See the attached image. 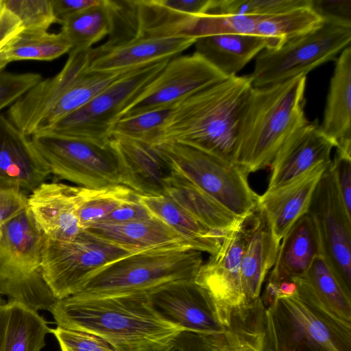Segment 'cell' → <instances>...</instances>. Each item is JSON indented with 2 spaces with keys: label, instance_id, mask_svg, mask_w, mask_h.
<instances>
[{
  "label": "cell",
  "instance_id": "obj_1",
  "mask_svg": "<svg viewBox=\"0 0 351 351\" xmlns=\"http://www.w3.org/2000/svg\"><path fill=\"white\" fill-rule=\"evenodd\" d=\"M48 311L57 326L97 335L115 351H174L184 330L155 309L147 292L104 297L73 295L56 300Z\"/></svg>",
  "mask_w": 351,
  "mask_h": 351
},
{
  "label": "cell",
  "instance_id": "obj_2",
  "mask_svg": "<svg viewBox=\"0 0 351 351\" xmlns=\"http://www.w3.org/2000/svg\"><path fill=\"white\" fill-rule=\"evenodd\" d=\"M252 88L250 75H236L182 99L160 127L156 144L183 143L234 164L239 127Z\"/></svg>",
  "mask_w": 351,
  "mask_h": 351
},
{
  "label": "cell",
  "instance_id": "obj_3",
  "mask_svg": "<svg viewBox=\"0 0 351 351\" xmlns=\"http://www.w3.org/2000/svg\"><path fill=\"white\" fill-rule=\"evenodd\" d=\"M306 76L252 88L237 135L234 164L245 173L270 166L275 155L297 129L304 114Z\"/></svg>",
  "mask_w": 351,
  "mask_h": 351
},
{
  "label": "cell",
  "instance_id": "obj_4",
  "mask_svg": "<svg viewBox=\"0 0 351 351\" xmlns=\"http://www.w3.org/2000/svg\"><path fill=\"white\" fill-rule=\"evenodd\" d=\"M295 292L265 308L263 351H351V324L326 311L303 276Z\"/></svg>",
  "mask_w": 351,
  "mask_h": 351
},
{
  "label": "cell",
  "instance_id": "obj_5",
  "mask_svg": "<svg viewBox=\"0 0 351 351\" xmlns=\"http://www.w3.org/2000/svg\"><path fill=\"white\" fill-rule=\"evenodd\" d=\"M203 263L202 252L187 245L144 250L103 267L75 295L104 297L149 292L171 282L195 280Z\"/></svg>",
  "mask_w": 351,
  "mask_h": 351
},
{
  "label": "cell",
  "instance_id": "obj_6",
  "mask_svg": "<svg viewBox=\"0 0 351 351\" xmlns=\"http://www.w3.org/2000/svg\"><path fill=\"white\" fill-rule=\"evenodd\" d=\"M45 239L28 206L0 227V295L38 311L56 300L43 276Z\"/></svg>",
  "mask_w": 351,
  "mask_h": 351
},
{
  "label": "cell",
  "instance_id": "obj_7",
  "mask_svg": "<svg viewBox=\"0 0 351 351\" xmlns=\"http://www.w3.org/2000/svg\"><path fill=\"white\" fill-rule=\"evenodd\" d=\"M351 25L323 19L314 29L281 45L264 49L250 77L254 88L264 87L306 75L350 46Z\"/></svg>",
  "mask_w": 351,
  "mask_h": 351
},
{
  "label": "cell",
  "instance_id": "obj_8",
  "mask_svg": "<svg viewBox=\"0 0 351 351\" xmlns=\"http://www.w3.org/2000/svg\"><path fill=\"white\" fill-rule=\"evenodd\" d=\"M153 146L173 170L236 216L245 219L256 209L259 195L251 189L247 174L237 165L178 142Z\"/></svg>",
  "mask_w": 351,
  "mask_h": 351
},
{
  "label": "cell",
  "instance_id": "obj_9",
  "mask_svg": "<svg viewBox=\"0 0 351 351\" xmlns=\"http://www.w3.org/2000/svg\"><path fill=\"white\" fill-rule=\"evenodd\" d=\"M136 253L82 229L71 241L45 237L42 250L44 280L56 300L81 291L87 281L110 263Z\"/></svg>",
  "mask_w": 351,
  "mask_h": 351
},
{
  "label": "cell",
  "instance_id": "obj_10",
  "mask_svg": "<svg viewBox=\"0 0 351 351\" xmlns=\"http://www.w3.org/2000/svg\"><path fill=\"white\" fill-rule=\"evenodd\" d=\"M169 60H161L130 71L46 131L108 144L121 112L156 77Z\"/></svg>",
  "mask_w": 351,
  "mask_h": 351
},
{
  "label": "cell",
  "instance_id": "obj_11",
  "mask_svg": "<svg viewBox=\"0 0 351 351\" xmlns=\"http://www.w3.org/2000/svg\"><path fill=\"white\" fill-rule=\"evenodd\" d=\"M32 141L51 173L87 189L121 184L117 156L110 145L44 131Z\"/></svg>",
  "mask_w": 351,
  "mask_h": 351
},
{
  "label": "cell",
  "instance_id": "obj_12",
  "mask_svg": "<svg viewBox=\"0 0 351 351\" xmlns=\"http://www.w3.org/2000/svg\"><path fill=\"white\" fill-rule=\"evenodd\" d=\"M330 164L314 191L307 214L317 232L319 256L351 295V215L344 206Z\"/></svg>",
  "mask_w": 351,
  "mask_h": 351
},
{
  "label": "cell",
  "instance_id": "obj_13",
  "mask_svg": "<svg viewBox=\"0 0 351 351\" xmlns=\"http://www.w3.org/2000/svg\"><path fill=\"white\" fill-rule=\"evenodd\" d=\"M201 56H178L121 112L119 119L173 107L187 97L226 79ZM118 119V120H119Z\"/></svg>",
  "mask_w": 351,
  "mask_h": 351
},
{
  "label": "cell",
  "instance_id": "obj_14",
  "mask_svg": "<svg viewBox=\"0 0 351 351\" xmlns=\"http://www.w3.org/2000/svg\"><path fill=\"white\" fill-rule=\"evenodd\" d=\"M245 243L242 224L226 232L218 251L200 267L195 281L211 297L221 324L226 328L232 315L247 305L241 278V261ZM251 305V304H250Z\"/></svg>",
  "mask_w": 351,
  "mask_h": 351
},
{
  "label": "cell",
  "instance_id": "obj_15",
  "mask_svg": "<svg viewBox=\"0 0 351 351\" xmlns=\"http://www.w3.org/2000/svg\"><path fill=\"white\" fill-rule=\"evenodd\" d=\"M147 293L155 309L184 330L207 334L226 328L211 297L195 280L166 283Z\"/></svg>",
  "mask_w": 351,
  "mask_h": 351
},
{
  "label": "cell",
  "instance_id": "obj_16",
  "mask_svg": "<svg viewBox=\"0 0 351 351\" xmlns=\"http://www.w3.org/2000/svg\"><path fill=\"white\" fill-rule=\"evenodd\" d=\"M91 49L71 50L59 73L40 80L9 107L8 118L23 134L33 136L45 114L88 69Z\"/></svg>",
  "mask_w": 351,
  "mask_h": 351
},
{
  "label": "cell",
  "instance_id": "obj_17",
  "mask_svg": "<svg viewBox=\"0 0 351 351\" xmlns=\"http://www.w3.org/2000/svg\"><path fill=\"white\" fill-rule=\"evenodd\" d=\"M108 143L118 160L121 184L143 196L166 195L173 170L153 145L117 136Z\"/></svg>",
  "mask_w": 351,
  "mask_h": 351
},
{
  "label": "cell",
  "instance_id": "obj_18",
  "mask_svg": "<svg viewBox=\"0 0 351 351\" xmlns=\"http://www.w3.org/2000/svg\"><path fill=\"white\" fill-rule=\"evenodd\" d=\"M50 173L32 140L0 114V186L32 191Z\"/></svg>",
  "mask_w": 351,
  "mask_h": 351
},
{
  "label": "cell",
  "instance_id": "obj_19",
  "mask_svg": "<svg viewBox=\"0 0 351 351\" xmlns=\"http://www.w3.org/2000/svg\"><path fill=\"white\" fill-rule=\"evenodd\" d=\"M330 162L320 163L258 196L257 207L264 214L278 241L280 242L294 223L307 213L314 191Z\"/></svg>",
  "mask_w": 351,
  "mask_h": 351
},
{
  "label": "cell",
  "instance_id": "obj_20",
  "mask_svg": "<svg viewBox=\"0 0 351 351\" xmlns=\"http://www.w3.org/2000/svg\"><path fill=\"white\" fill-rule=\"evenodd\" d=\"M193 38H134L114 45L92 48L88 70L94 72L130 71L178 56L195 44Z\"/></svg>",
  "mask_w": 351,
  "mask_h": 351
},
{
  "label": "cell",
  "instance_id": "obj_21",
  "mask_svg": "<svg viewBox=\"0 0 351 351\" xmlns=\"http://www.w3.org/2000/svg\"><path fill=\"white\" fill-rule=\"evenodd\" d=\"M334 147L321 131L317 119L308 121L289 136L275 155L267 189L283 184L320 163L330 162Z\"/></svg>",
  "mask_w": 351,
  "mask_h": 351
},
{
  "label": "cell",
  "instance_id": "obj_22",
  "mask_svg": "<svg viewBox=\"0 0 351 351\" xmlns=\"http://www.w3.org/2000/svg\"><path fill=\"white\" fill-rule=\"evenodd\" d=\"M245 243L241 261V278L247 305L260 298L263 282L272 269L280 242L274 237L263 212L256 206L244 219Z\"/></svg>",
  "mask_w": 351,
  "mask_h": 351
},
{
  "label": "cell",
  "instance_id": "obj_23",
  "mask_svg": "<svg viewBox=\"0 0 351 351\" xmlns=\"http://www.w3.org/2000/svg\"><path fill=\"white\" fill-rule=\"evenodd\" d=\"M77 186L43 182L28 197V206L45 236L71 241L82 230L77 215Z\"/></svg>",
  "mask_w": 351,
  "mask_h": 351
},
{
  "label": "cell",
  "instance_id": "obj_24",
  "mask_svg": "<svg viewBox=\"0 0 351 351\" xmlns=\"http://www.w3.org/2000/svg\"><path fill=\"white\" fill-rule=\"evenodd\" d=\"M335 61L319 127L337 151L351 155L350 45L341 52Z\"/></svg>",
  "mask_w": 351,
  "mask_h": 351
},
{
  "label": "cell",
  "instance_id": "obj_25",
  "mask_svg": "<svg viewBox=\"0 0 351 351\" xmlns=\"http://www.w3.org/2000/svg\"><path fill=\"white\" fill-rule=\"evenodd\" d=\"M195 53L226 77L237 74L256 56L280 43L274 39L239 34H221L197 39Z\"/></svg>",
  "mask_w": 351,
  "mask_h": 351
},
{
  "label": "cell",
  "instance_id": "obj_26",
  "mask_svg": "<svg viewBox=\"0 0 351 351\" xmlns=\"http://www.w3.org/2000/svg\"><path fill=\"white\" fill-rule=\"evenodd\" d=\"M319 255L317 232L306 213L300 217L282 237L267 283L278 285L282 281L304 276Z\"/></svg>",
  "mask_w": 351,
  "mask_h": 351
},
{
  "label": "cell",
  "instance_id": "obj_27",
  "mask_svg": "<svg viewBox=\"0 0 351 351\" xmlns=\"http://www.w3.org/2000/svg\"><path fill=\"white\" fill-rule=\"evenodd\" d=\"M49 333L38 311L15 300L0 304V351H41Z\"/></svg>",
  "mask_w": 351,
  "mask_h": 351
},
{
  "label": "cell",
  "instance_id": "obj_28",
  "mask_svg": "<svg viewBox=\"0 0 351 351\" xmlns=\"http://www.w3.org/2000/svg\"><path fill=\"white\" fill-rule=\"evenodd\" d=\"M84 229L133 252L170 245L191 246L183 237L154 216L123 223L98 222Z\"/></svg>",
  "mask_w": 351,
  "mask_h": 351
},
{
  "label": "cell",
  "instance_id": "obj_29",
  "mask_svg": "<svg viewBox=\"0 0 351 351\" xmlns=\"http://www.w3.org/2000/svg\"><path fill=\"white\" fill-rule=\"evenodd\" d=\"M165 195L203 225L216 232L224 233L234 230L244 220L175 170L167 180Z\"/></svg>",
  "mask_w": 351,
  "mask_h": 351
},
{
  "label": "cell",
  "instance_id": "obj_30",
  "mask_svg": "<svg viewBox=\"0 0 351 351\" xmlns=\"http://www.w3.org/2000/svg\"><path fill=\"white\" fill-rule=\"evenodd\" d=\"M138 198L154 217L183 237L193 248L210 255L219 249L226 232L209 229L169 197L138 195Z\"/></svg>",
  "mask_w": 351,
  "mask_h": 351
},
{
  "label": "cell",
  "instance_id": "obj_31",
  "mask_svg": "<svg viewBox=\"0 0 351 351\" xmlns=\"http://www.w3.org/2000/svg\"><path fill=\"white\" fill-rule=\"evenodd\" d=\"M264 311L259 298L232 315L223 331L199 335L213 351H263Z\"/></svg>",
  "mask_w": 351,
  "mask_h": 351
},
{
  "label": "cell",
  "instance_id": "obj_32",
  "mask_svg": "<svg viewBox=\"0 0 351 351\" xmlns=\"http://www.w3.org/2000/svg\"><path fill=\"white\" fill-rule=\"evenodd\" d=\"M130 71L102 73L88 69L45 114L38 123L35 134L47 130L59 120L87 104Z\"/></svg>",
  "mask_w": 351,
  "mask_h": 351
},
{
  "label": "cell",
  "instance_id": "obj_33",
  "mask_svg": "<svg viewBox=\"0 0 351 351\" xmlns=\"http://www.w3.org/2000/svg\"><path fill=\"white\" fill-rule=\"evenodd\" d=\"M60 23L61 32L71 43V50L90 49L110 33L109 0H99L95 5L65 17Z\"/></svg>",
  "mask_w": 351,
  "mask_h": 351
},
{
  "label": "cell",
  "instance_id": "obj_34",
  "mask_svg": "<svg viewBox=\"0 0 351 351\" xmlns=\"http://www.w3.org/2000/svg\"><path fill=\"white\" fill-rule=\"evenodd\" d=\"M72 46L66 36L42 30L23 29L2 49L1 58L8 63L34 60L50 61L70 52Z\"/></svg>",
  "mask_w": 351,
  "mask_h": 351
},
{
  "label": "cell",
  "instance_id": "obj_35",
  "mask_svg": "<svg viewBox=\"0 0 351 351\" xmlns=\"http://www.w3.org/2000/svg\"><path fill=\"white\" fill-rule=\"evenodd\" d=\"M303 277L326 311L351 324V295L343 288L321 256L315 258Z\"/></svg>",
  "mask_w": 351,
  "mask_h": 351
},
{
  "label": "cell",
  "instance_id": "obj_36",
  "mask_svg": "<svg viewBox=\"0 0 351 351\" xmlns=\"http://www.w3.org/2000/svg\"><path fill=\"white\" fill-rule=\"evenodd\" d=\"M136 196L137 193L123 184L99 189L77 186V215L82 228L101 221L120 205Z\"/></svg>",
  "mask_w": 351,
  "mask_h": 351
},
{
  "label": "cell",
  "instance_id": "obj_37",
  "mask_svg": "<svg viewBox=\"0 0 351 351\" xmlns=\"http://www.w3.org/2000/svg\"><path fill=\"white\" fill-rule=\"evenodd\" d=\"M173 106L119 119L111 130V136L128 138L154 145L158 141L160 128Z\"/></svg>",
  "mask_w": 351,
  "mask_h": 351
},
{
  "label": "cell",
  "instance_id": "obj_38",
  "mask_svg": "<svg viewBox=\"0 0 351 351\" xmlns=\"http://www.w3.org/2000/svg\"><path fill=\"white\" fill-rule=\"evenodd\" d=\"M311 0H214L213 14L270 15L311 6Z\"/></svg>",
  "mask_w": 351,
  "mask_h": 351
},
{
  "label": "cell",
  "instance_id": "obj_39",
  "mask_svg": "<svg viewBox=\"0 0 351 351\" xmlns=\"http://www.w3.org/2000/svg\"><path fill=\"white\" fill-rule=\"evenodd\" d=\"M3 3L20 20L23 29L47 31L58 22L51 0H3Z\"/></svg>",
  "mask_w": 351,
  "mask_h": 351
},
{
  "label": "cell",
  "instance_id": "obj_40",
  "mask_svg": "<svg viewBox=\"0 0 351 351\" xmlns=\"http://www.w3.org/2000/svg\"><path fill=\"white\" fill-rule=\"evenodd\" d=\"M61 351H115L105 340L93 334L57 326L51 328Z\"/></svg>",
  "mask_w": 351,
  "mask_h": 351
},
{
  "label": "cell",
  "instance_id": "obj_41",
  "mask_svg": "<svg viewBox=\"0 0 351 351\" xmlns=\"http://www.w3.org/2000/svg\"><path fill=\"white\" fill-rule=\"evenodd\" d=\"M37 73H16L0 71V111L10 106L19 98L42 80Z\"/></svg>",
  "mask_w": 351,
  "mask_h": 351
},
{
  "label": "cell",
  "instance_id": "obj_42",
  "mask_svg": "<svg viewBox=\"0 0 351 351\" xmlns=\"http://www.w3.org/2000/svg\"><path fill=\"white\" fill-rule=\"evenodd\" d=\"M330 165L344 206L351 215V155L336 150Z\"/></svg>",
  "mask_w": 351,
  "mask_h": 351
},
{
  "label": "cell",
  "instance_id": "obj_43",
  "mask_svg": "<svg viewBox=\"0 0 351 351\" xmlns=\"http://www.w3.org/2000/svg\"><path fill=\"white\" fill-rule=\"evenodd\" d=\"M153 216L147 208L139 200L137 194L135 198L120 205L99 222L123 223L147 219Z\"/></svg>",
  "mask_w": 351,
  "mask_h": 351
},
{
  "label": "cell",
  "instance_id": "obj_44",
  "mask_svg": "<svg viewBox=\"0 0 351 351\" xmlns=\"http://www.w3.org/2000/svg\"><path fill=\"white\" fill-rule=\"evenodd\" d=\"M28 206V197L22 191L0 186V227Z\"/></svg>",
  "mask_w": 351,
  "mask_h": 351
},
{
  "label": "cell",
  "instance_id": "obj_45",
  "mask_svg": "<svg viewBox=\"0 0 351 351\" xmlns=\"http://www.w3.org/2000/svg\"><path fill=\"white\" fill-rule=\"evenodd\" d=\"M311 7L322 19L351 25L350 0H311Z\"/></svg>",
  "mask_w": 351,
  "mask_h": 351
},
{
  "label": "cell",
  "instance_id": "obj_46",
  "mask_svg": "<svg viewBox=\"0 0 351 351\" xmlns=\"http://www.w3.org/2000/svg\"><path fill=\"white\" fill-rule=\"evenodd\" d=\"M158 2L171 10L183 14L199 16L211 11L214 0H157Z\"/></svg>",
  "mask_w": 351,
  "mask_h": 351
},
{
  "label": "cell",
  "instance_id": "obj_47",
  "mask_svg": "<svg viewBox=\"0 0 351 351\" xmlns=\"http://www.w3.org/2000/svg\"><path fill=\"white\" fill-rule=\"evenodd\" d=\"M23 29L20 20L0 0V46L6 45Z\"/></svg>",
  "mask_w": 351,
  "mask_h": 351
},
{
  "label": "cell",
  "instance_id": "obj_48",
  "mask_svg": "<svg viewBox=\"0 0 351 351\" xmlns=\"http://www.w3.org/2000/svg\"><path fill=\"white\" fill-rule=\"evenodd\" d=\"M99 0H51L53 12L58 23L65 17L91 7Z\"/></svg>",
  "mask_w": 351,
  "mask_h": 351
},
{
  "label": "cell",
  "instance_id": "obj_49",
  "mask_svg": "<svg viewBox=\"0 0 351 351\" xmlns=\"http://www.w3.org/2000/svg\"><path fill=\"white\" fill-rule=\"evenodd\" d=\"M5 46H0V53L1 52L3 48ZM8 63L5 61H4L0 56V71H3V69L7 66Z\"/></svg>",
  "mask_w": 351,
  "mask_h": 351
},
{
  "label": "cell",
  "instance_id": "obj_50",
  "mask_svg": "<svg viewBox=\"0 0 351 351\" xmlns=\"http://www.w3.org/2000/svg\"><path fill=\"white\" fill-rule=\"evenodd\" d=\"M5 302V300L3 299V297L1 295H0V304Z\"/></svg>",
  "mask_w": 351,
  "mask_h": 351
}]
</instances>
